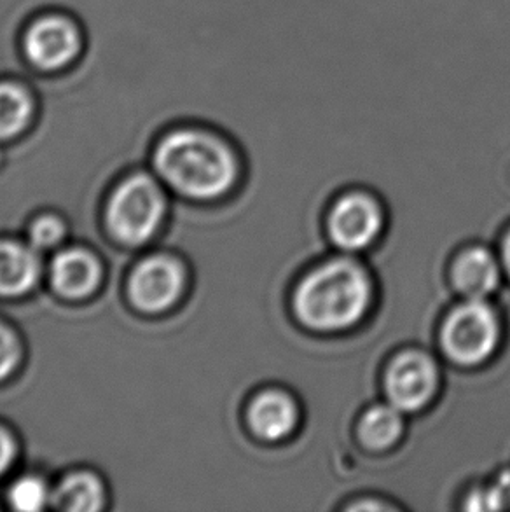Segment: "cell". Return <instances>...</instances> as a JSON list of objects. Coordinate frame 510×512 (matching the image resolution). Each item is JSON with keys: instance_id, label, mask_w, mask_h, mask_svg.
I'll use <instances>...</instances> for the list:
<instances>
[{"instance_id": "2e32d148", "label": "cell", "mask_w": 510, "mask_h": 512, "mask_svg": "<svg viewBox=\"0 0 510 512\" xmlns=\"http://www.w3.org/2000/svg\"><path fill=\"white\" fill-rule=\"evenodd\" d=\"M53 497L44 479L39 476H23L16 479L7 492V500L16 511L37 512L48 507Z\"/></svg>"}, {"instance_id": "7c38bea8", "label": "cell", "mask_w": 510, "mask_h": 512, "mask_svg": "<svg viewBox=\"0 0 510 512\" xmlns=\"http://www.w3.org/2000/svg\"><path fill=\"white\" fill-rule=\"evenodd\" d=\"M297 418L296 402L283 392H264L250 404V429L262 441H282L296 427Z\"/></svg>"}, {"instance_id": "3957f363", "label": "cell", "mask_w": 510, "mask_h": 512, "mask_svg": "<svg viewBox=\"0 0 510 512\" xmlns=\"http://www.w3.org/2000/svg\"><path fill=\"white\" fill-rule=\"evenodd\" d=\"M86 44L81 20L62 9L34 14L20 34L21 55L28 67L46 76L72 69L83 58Z\"/></svg>"}, {"instance_id": "e0dca14e", "label": "cell", "mask_w": 510, "mask_h": 512, "mask_svg": "<svg viewBox=\"0 0 510 512\" xmlns=\"http://www.w3.org/2000/svg\"><path fill=\"white\" fill-rule=\"evenodd\" d=\"M67 235V226L58 215H41L28 229V243L35 250L55 249Z\"/></svg>"}, {"instance_id": "9a60e30c", "label": "cell", "mask_w": 510, "mask_h": 512, "mask_svg": "<svg viewBox=\"0 0 510 512\" xmlns=\"http://www.w3.org/2000/svg\"><path fill=\"white\" fill-rule=\"evenodd\" d=\"M404 422L400 409L393 404L374 406L366 415L362 416L359 423V436L362 443L371 450H385L390 448L395 441L402 436Z\"/></svg>"}, {"instance_id": "44dd1931", "label": "cell", "mask_w": 510, "mask_h": 512, "mask_svg": "<svg viewBox=\"0 0 510 512\" xmlns=\"http://www.w3.org/2000/svg\"><path fill=\"white\" fill-rule=\"evenodd\" d=\"M504 264L505 270H507V273L510 275V233L507 235L504 242Z\"/></svg>"}, {"instance_id": "ba28073f", "label": "cell", "mask_w": 510, "mask_h": 512, "mask_svg": "<svg viewBox=\"0 0 510 512\" xmlns=\"http://www.w3.org/2000/svg\"><path fill=\"white\" fill-rule=\"evenodd\" d=\"M383 212L367 194L352 193L336 203L329 217V233L341 249H366L380 235Z\"/></svg>"}, {"instance_id": "7a4b0ae2", "label": "cell", "mask_w": 510, "mask_h": 512, "mask_svg": "<svg viewBox=\"0 0 510 512\" xmlns=\"http://www.w3.org/2000/svg\"><path fill=\"white\" fill-rule=\"evenodd\" d=\"M371 298L373 285L366 270L336 259L304 278L294 296V308L304 326L334 333L355 326L369 310Z\"/></svg>"}, {"instance_id": "ac0fdd59", "label": "cell", "mask_w": 510, "mask_h": 512, "mask_svg": "<svg viewBox=\"0 0 510 512\" xmlns=\"http://www.w3.org/2000/svg\"><path fill=\"white\" fill-rule=\"evenodd\" d=\"M21 360V346L13 329L0 322V380L14 373Z\"/></svg>"}, {"instance_id": "5b68a950", "label": "cell", "mask_w": 510, "mask_h": 512, "mask_svg": "<svg viewBox=\"0 0 510 512\" xmlns=\"http://www.w3.org/2000/svg\"><path fill=\"white\" fill-rule=\"evenodd\" d=\"M500 326L493 308L483 299H469L449 313L442 326V346L451 360L476 366L497 350Z\"/></svg>"}, {"instance_id": "52a82bcc", "label": "cell", "mask_w": 510, "mask_h": 512, "mask_svg": "<svg viewBox=\"0 0 510 512\" xmlns=\"http://www.w3.org/2000/svg\"><path fill=\"white\" fill-rule=\"evenodd\" d=\"M439 374L434 362L420 352H406L386 371L385 390L390 404L400 411H418L434 397Z\"/></svg>"}, {"instance_id": "5bb4252c", "label": "cell", "mask_w": 510, "mask_h": 512, "mask_svg": "<svg viewBox=\"0 0 510 512\" xmlns=\"http://www.w3.org/2000/svg\"><path fill=\"white\" fill-rule=\"evenodd\" d=\"M51 502L60 511L97 512L104 509L105 488L91 472H70L56 485Z\"/></svg>"}, {"instance_id": "30bf717a", "label": "cell", "mask_w": 510, "mask_h": 512, "mask_svg": "<svg viewBox=\"0 0 510 512\" xmlns=\"http://www.w3.org/2000/svg\"><path fill=\"white\" fill-rule=\"evenodd\" d=\"M39 118V95L28 79L0 77V142L20 139Z\"/></svg>"}, {"instance_id": "d6986e66", "label": "cell", "mask_w": 510, "mask_h": 512, "mask_svg": "<svg viewBox=\"0 0 510 512\" xmlns=\"http://www.w3.org/2000/svg\"><path fill=\"white\" fill-rule=\"evenodd\" d=\"M477 509H504L510 507V472L502 474L495 486L479 495Z\"/></svg>"}, {"instance_id": "4fadbf2b", "label": "cell", "mask_w": 510, "mask_h": 512, "mask_svg": "<svg viewBox=\"0 0 510 512\" xmlns=\"http://www.w3.org/2000/svg\"><path fill=\"white\" fill-rule=\"evenodd\" d=\"M453 282L456 289L469 299L486 298L497 289L500 282V270L495 257L484 249L463 252L453 268Z\"/></svg>"}, {"instance_id": "ffe728a7", "label": "cell", "mask_w": 510, "mask_h": 512, "mask_svg": "<svg viewBox=\"0 0 510 512\" xmlns=\"http://www.w3.org/2000/svg\"><path fill=\"white\" fill-rule=\"evenodd\" d=\"M18 455V444L9 430L0 427V476L6 474Z\"/></svg>"}, {"instance_id": "6da1fadb", "label": "cell", "mask_w": 510, "mask_h": 512, "mask_svg": "<svg viewBox=\"0 0 510 512\" xmlns=\"http://www.w3.org/2000/svg\"><path fill=\"white\" fill-rule=\"evenodd\" d=\"M152 161L168 186L194 200H214L231 189L238 175L228 140L200 125H179L163 133Z\"/></svg>"}, {"instance_id": "8992f818", "label": "cell", "mask_w": 510, "mask_h": 512, "mask_svg": "<svg viewBox=\"0 0 510 512\" xmlns=\"http://www.w3.org/2000/svg\"><path fill=\"white\" fill-rule=\"evenodd\" d=\"M184 285L186 275L179 261L168 256H151L135 266L128 292L138 310L159 313L177 303Z\"/></svg>"}, {"instance_id": "8fae6325", "label": "cell", "mask_w": 510, "mask_h": 512, "mask_svg": "<svg viewBox=\"0 0 510 512\" xmlns=\"http://www.w3.org/2000/svg\"><path fill=\"white\" fill-rule=\"evenodd\" d=\"M37 252L30 243L0 240V296L16 298L34 289L41 277Z\"/></svg>"}, {"instance_id": "9c48e42d", "label": "cell", "mask_w": 510, "mask_h": 512, "mask_svg": "<svg viewBox=\"0 0 510 512\" xmlns=\"http://www.w3.org/2000/svg\"><path fill=\"white\" fill-rule=\"evenodd\" d=\"M102 264L98 257L83 249L60 250L49 266V278L63 298L83 299L97 291L102 282Z\"/></svg>"}, {"instance_id": "277c9868", "label": "cell", "mask_w": 510, "mask_h": 512, "mask_svg": "<svg viewBox=\"0 0 510 512\" xmlns=\"http://www.w3.org/2000/svg\"><path fill=\"white\" fill-rule=\"evenodd\" d=\"M163 189L147 173L123 180L107 205V226L119 242L137 247L156 235L165 217Z\"/></svg>"}]
</instances>
